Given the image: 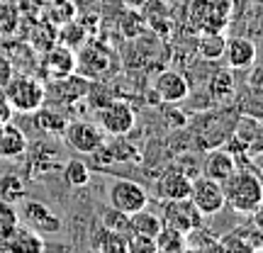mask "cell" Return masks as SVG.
<instances>
[{
  "label": "cell",
  "mask_w": 263,
  "mask_h": 253,
  "mask_svg": "<svg viewBox=\"0 0 263 253\" xmlns=\"http://www.w3.org/2000/svg\"><path fill=\"white\" fill-rule=\"evenodd\" d=\"M224 190V207H229L236 215L251 217L263 205V185L258 173L251 168H239L222 183Z\"/></svg>",
  "instance_id": "1"
},
{
  "label": "cell",
  "mask_w": 263,
  "mask_h": 253,
  "mask_svg": "<svg viewBox=\"0 0 263 253\" xmlns=\"http://www.w3.org/2000/svg\"><path fill=\"white\" fill-rule=\"evenodd\" d=\"M0 93L5 95L12 112L22 114L37 112L39 107L47 103V85L42 83V78L32 73H12V78Z\"/></svg>",
  "instance_id": "2"
},
{
  "label": "cell",
  "mask_w": 263,
  "mask_h": 253,
  "mask_svg": "<svg viewBox=\"0 0 263 253\" xmlns=\"http://www.w3.org/2000/svg\"><path fill=\"white\" fill-rule=\"evenodd\" d=\"M232 15V0H193L188 10L190 27L195 32L224 29Z\"/></svg>",
  "instance_id": "3"
},
{
  "label": "cell",
  "mask_w": 263,
  "mask_h": 253,
  "mask_svg": "<svg viewBox=\"0 0 263 253\" xmlns=\"http://www.w3.org/2000/svg\"><path fill=\"white\" fill-rule=\"evenodd\" d=\"M190 202L200 209L202 217H215L224 209V190L219 180H212L207 176H195L190 180Z\"/></svg>",
  "instance_id": "4"
},
{
  "label": "cell",
  "mask_w": 263,
  "mask_h": 253,
  "mask_svg": "<svg viewBox=\"0 0 263 253\" xmlns=\"http://www.w3.org/2000/svg\"><path fill=\"white\" fill-rule=\"evenodd\" d=\"M134 124H137V114L127 100H110L98 110V127L110 137L122 139L134 129Z\"/></svg>",
  "instance_id": "5"
},
{
  "label": "cell",
  "mask_w": 263,
  "mask_h": 253,
  "mask_svg": "<svg viewBox=\"0 0 263 253\" xmlns=\"http://www.w3.org/2000/svg\"><path fill=\"white\" fill-rule=\"evenodd\" d=\"M107 202H110V207L120 209L122 215H134V212H139L144 207H149V195H146V190L141 188L139 183L127 178H117L107 188Z\"/></svg>",
  "instance_id": "6"
},
{
  "label": "cell",
  "mask_w": 263,
  "mask_h": 253,
  "mask_svg": "<svg viewBox=\"0 0 263 253\" xmlns=\"http://www.w3.org/2000/svg\"><path fill=\"white\" fill-rule=\"evenodd\" d=\"M161 222L185 234L190 229L205 224V217L200 215V209L190 202V197H180V200H163Z\"/></svg>",
  "instance_id": "7"
},
{
  "label": "cell",
  "mask_w": 263,
  "mask_h": 253,
  "mask_svg": "<svg viewBox=\"0 0 263 253\" xmlns=\"http://www.w3.org/2000/svg\"><path fill=\"white\" fill-rule=\"evenodd\" d=\"M17 215H20V224H25L27 229H32V231H37L39 236L59 234V231H61V219H59L44 202L22 200V207H20Z\"/></svg>",
  "instance_id": "8"
},
{
  "label": "cell",
  "mask_w": 263,
  "mask_h": 253,
  "mask_svg": "<svg viewBox=\"0 0 263 253\" xmlns=\"http://www.w3.org/2000/svg\"><path fill=\"white\" fill-rule=\"evenodd\" d=\"M219 246L224 253H261L263 251V231L256 222L234 226L229 234L219 236Z\"/></svg>",
  "instance_id": "9"
},
{
  "label": "cell",
  "mask_w": 263,
  "mask_h": 253,
  "mask_svg": "<svg viewBox=\"0 0 263 253\" xmlns=\"http://www.w3.org/2000/svg\"><path fill=\"white\" fill-rule=\"evenodd\" d=\"M61 139L71 146L73 151L78 153H85V156H90L100 144H105V131L93 122H85V120H76V122H68L66 124L64 134H61Z\"/></svg>",
  "instance_id": "10"
},
{
  "label": "cell",
  "mask_w": 263,
  "mask_h": 253,
  "mask_svg": "<svg viewBox=\"0 0 263 253\" xmlns=\"http://www.w3.org/2000/svg\"><path fill=\"white\" fill-rule=\"evenodd\" d=\"M47 248L44 236L27 229L25 224L12 226L10 231L0 236V251L3 253H42Z\"/></svg>",
  "instance_id": "11"
},
{
  "label": "cell",
  "mask_w": 263,
  "mask_h": 253,
  "mask_svg": "<svg viewBox=\"0 0 263 253\" xmlns=\"http://www.w3.org/2000/svg\"><path fill=\"white\" fill-rule=\"evenodd\" d=\"M110 51L107 47L98 44V42H85L81 49H76V68H81L83 75L90 81V78H100V75L110 68Z\"/></svg>",
  "instance_id": "12"
},
{
  "label": "cell",
  "mask_w": 263,
  "mask_h": 253,
  "mask_svg": "<svg viewBox=\"0 0 263 253\" xmlns=\"http://www.w3.org/2000/svg\"><path fill=\"white\" fill-rule=\"evenodd\" d=\"M47 93H51L59 103L71 105L76 100L88 98V78L85 75L73 73L61 75V78H51V85H47Z\"/></svg>",
  "instance_id": "13"
},
{
  "label": "cell",
  "mask_w": 263,
  "mask_h": 253,
  "mask_svg": "<svg viewBox=\"0 0 263 253\" xmlns=\"http://www.w3.org/2000/svg\"><path fill=\"white\" fill-rule=\"evenodd\" d=\"M232 141L244 149L246 159L254 161L258 156V151H261V120L256 114H244L236 124Z\"/></svg>",
  "instance_id": "14"
},
{
  "label": "cell",
  "mask_w": 263,
  "mask_h": 253,
  "mask_svg": "<svg viewBox=\"0 0 263 253\" xmlns=\"http://www.w3.org/2000/svg\"><path fill=\"white\" fill-rule=\"evenodd\" d=\"M154 93L159 95L163 103H183L190 95V83L178 71H163L154 81Z\"/></svg>",
  "instance_id": "15"
},
{
  "label": "cell",
  "mask_w": 263,
  "mask_h": 253,
  "mask_svg": "<svg viewBox=\"0 0 263 253\" xmlns=\"http://www.w3.org/2000/svg\"><path fill=\"white\" fill-rule=\"evenodd\" d=\"M236 166H239L236 159L227 149H215V151H207L205 153V161H202V166H200V173L212 180L224 183L236 170Z\"/></svg>",
  "instance_id": "16"
},
{
  "label": "cell",
  "mask_w": 263,
  "mask_h": 253,
  "mask_svg": "<svg viewBox=\"0 0 263 253\" xmlns=\"http://www.w3.org/2000/svg\"><path fill=\"white\" fill-rule=\"evenodd\" d=\"M42 66H44V71H47L49 78H61V75L73 73L76 71V51L64 47V44L51 47L44 51Z\"/></svg>",
  "instance_id": "17"
},
{
  "label": "cell",
  "mask_w": 263,
  "mask_h": 253,
  "mask_svg": "<svg viewBox=\"0 0 263 253\" xmlns=\"http://www.w3.org/2000/svg\"><path fill=\"white\" fill-rule=\"evenodd\" d=\"M256 44L251 42V39L246 37H232L229 42H227L224 47V54L222 56L227 59V64H229V68H251V66L256 64Z\"/></svg>",
  "instance_id": "18"
},
{
  "label": "cell",
  "mask_w": 263,
  "mask_h": 253,
  "mask_svg": "<svg viewBox=\"0 0 263 253\" xmlns=\"http://www.w3.org/2000/svg\"><path fill=\"white\" fill-rule=\"evenodd\" d=\"M190 180L183 170L173 168V170H166L159 180H156V195L159 200H180V197H188L190 195Z\"/></svg>",
  "instance_id": "19"
},
{
  "label": "cell",
  "mask_w": 263,
  "mask_h": 253,
  "mask_svg": "<svg viewBox=\"0 0 263 253\" xmlns=\"http://www.w3.org/2000/svg\"><path fill=\"white\" fill-rule=\"evenodd\" d=\"M29 149L25 131L12 122H3L0 127V159H20Z\"/></svg>",
  "instance_id": "20"
},
{
  "label": "cell",
  "mask_w": 263,
  "mask_h": 253,
  "mask_svg": "<svg viewBox=\"0 0 263 253\" xmlns=\"http://www.w3.org/2000/svg\"><path fill=\"white\" fill-rule=\"evenodd\" d=\"M224 47H227L224 29L200 32V39H197V54L205 59V61H217V59H222Z\"/></svg>",
  "instance_id": "21"
},
{
  "label": "cell",
  "mask_w": 263,
  "mask_h": 253,
  "mask_svg": "<svg viewBox=\"0 0 263 253\" xmlns=\"http://www.w3.org/2000/svg\"><path fill=\"white\" fill-rule=\"evenodd\" d=\"M185 251H222L219 236L212 229H207L205 224H200L195 229L185 231Z\"/></svg>",
  "instance_id": "22"
},
{
  "label": "cell",
  "mask_w": 263,
  "mask_h": 253,
  "mask_svg": "<svg viewBox=\"0 0 263 253\" xmlns=\"http://www.w3.org/2000/svg\"><path fill=\"white\" fill-rule=\"evenodd\" d=\"M161 226H163L161 215L151 212L149 207H144V209H139V212L129 215V234H141V236L154 239V236L159 234Z\"/></svg>",
  "instance_id": "23"
},
{
  "label": "cell",
  "mask_w": 263,
  "mask_h": 253,
  "mask_svg": "<svg viewBox=\"0 0 263 253\" xmlns=\"http://www.w3.org/2000/svg\"><path fill=\"white\" fill-rule=\"evenodd\" d=\"M154 244H156V253H180L185 251V234L163 224L159 229V234L154 236Z\"/></svg>",
  "instance_id": "24"
},
{
  "label": "cell",
  "mask_w": 263,
  "mask_h": 253,
  "mask_svg": "<svg viewBox=\"0 0 263 253\" xmlns=\"http://www.w3.org/2000/svg\"><path fill=\"white\" fill-rule=\"evenodd\" d=\"M90 246L95 251H105V253H127V239L110 231V229H105L103 224L95 229Z\"/></svg>",
  "instance_id": "25"
},
{
  "label": "cell",
  "mask_w": 263,
  "mask_h": 253,
  "mask_svg": "<svg viewBox=\"0 0 263 253\" xmlns=\"http://www.w3.org/2000/svg\"><path fill=\"white\" fill-rule=\"evenodd\" d=\"M34 114V124H37L39 131H44V134H49V137H61L66 129V117H61L59 112H54V110H47L44 105L39 107Z\"/></svg>",
  "instance_id": "26"
},
{
  "label": "cell",
  "mask_w": 263,
  "mask_h": 253,
  "mask_svg": "<svg viewBox=\"0 0 263 253\" xmlns=\"http://www.w3.org/2000/svg\"><path fill=\"white\" fill-rule=\"evenodd\" d=\"M61 176H64L66 185H71V188H85L88 183H90V168H88V163L81 159H68L61 166Z\"/></svg>",
  "instance_id": "27"
},
{
  "label": "cell",
  "mask_w": 263,
  "mask_h": 253,
  "mask_svg": "<svg viewBox=\"0 0 263 253\" xmlns=\"http://www.w3.org/2000/svg\"><path fill=\"white\" fill-rule=\"evenodd\" d=\"M88 29H85L83 22H78V20H68V22H64L61 25V32H59V42L64 44V47L68 49H81L88 42Z\"/></svg>",
  "instance_id": "28"
},
{
  "label": "cell",
  "mask_w": 263,
  "mask_h": 253,
  "mask_svg": "<svg viewBox=\"0 0 263 253\" xmlns=\"http://www.w3.org/2000/svg\"><path fill=\"white\" fill-rule=\"evenodd\" d=\"M146 27H149V22L141 17L139 10L127 8V10H124V15L120 17V32H122L124 39H137V37H141V34L146 32Z\"/></svg>",
  "instance_id": "29"
},
{
  "label": "cell",
  "mask_w": 263,
  "mask_h": 253,
  "mask_svg": "<svg viewBox=\"0 0 263 253\" xmlns=\"http://www.w3.org/2000/svg\"><path fill=\"white\" fill-rule=\"evenodd\" d=\"M100 224L105 226V229H110V231H115V234L120 236H129V215H122L120 209H115V207H107V209H103V215H100Z\"/></svg>",
  "instance_id": "30"
},
{
  "label": "cell",
  "mask_w": 263,
  "mask_h": 253,
  "mask_svg": "<svg viewBox=\"0 0 263 253\" xmlns=\"http://www.w3.org/2000/svg\"><path fill=\"white\" fill-rule=\"evenodd\" d=\"M0 197L8 202H22L25 200V183L20 176H5L0 180Z\"/></svg>",
  "instance_id": "31"
},
{
  "label": "cell",
  "mask_w": 263,
  "mask_h": 253,
  "mask_svg": "<svg viewBox=\"0 0 263 253\" xmlns=\"http://www.w3.org/2000/svg\"><path fill=\"white\" fill-rule=\"evenodd\" d=\"M47 15H49V22L64 25V22H68V20H73L76 8H73L71 0H51V5L47 8Z\"/></svg>",
  "instance_id": "32"
},
{
  "label": "cell",
  "mask_w": 263,
  "mask_h": 253,
  "mask_svg": "<svg viewBox=\"0 0 263 253\" xmlns=\"http://www.w3.org/2000/svg\"><path fill=\"white\" fill-rule=\"evenodd\" d=\"M17 224H20V215H17V209H15V205L0 197V236Z\"/></svg>",
  "instance_id": "33"
},
{
  "label": "cell",
  "mask_w": 263,
  "mask_h": 253,
  "mask_svg": "<svg viewBox=\"0 0 263 253\" xmlns=\"http://www.w3.org/2000/svg\"><path fill=\"white\" fill-rule=\"evenodd\" d=\"M127 253H156V244L149 236L129 234L127 236Z\"/></svg>",
  "instance_id": "34"
},
{
  "label": "cell",
  "mask_w": 263,
  "mask_h": 253,
  "mask_svg": "<svg viewBox=\"0 0 263 253\" xmlns=\"http://www.w3.org/2000/svg\"><path fill=\"white\" fill-rule=\"evenodd\" d=\"M210 90H212V95H215V98H227V95L234 90V78H232V73H229V71L217 73Z\"/></svg>",
  "instance_id": "35"
},
{
  "label": "cell",
  "mask_w": 263,
  "mask_h": 253,
  "mask_svg": "<svg viewBox=\"0 0 263 253\" xmlns=\"http://www.w3.org/2000/svg\"><path fill=\"white\" fill-rule=\"evenodd\" d=\"M12 73H15V64H12L5 54H0V90L8 85V81L12 78Z\"/></svg>",
  "instance_id": "36"
},
{
  "label": "cell",
  "mask_w": 263,
  "mask_h": 253,
  "mask_svg": "<svg viewBox=\"0 0 263 253\" xmlns=\"http://www.w3.org/2000/svg\"><path fill=\"white\" fill-rule=\"evenodd\" d=\"M10 117H12V107H10V103L5 100V95L0 93V120H3V122H10Z\"/></svg>",
  "instance_id": "37"
},
{
  "label": "cell",
  "mask_w": 263,
  "mask_h": 253,
  "mask_svg": "<svg viewBox=\"0 0 263 253\" xmlns=\"http://www.w3.org/2000/svg\"><path fill=\"white\" fill-rule=\"evenodd\" d=\"M154 0H122V5L124 8H132V10H144V8H149Z\"/></svg>",
  "instance_id": "38"
},
{
  "label": "cell",
  "mask_w": 263,
  "mask_h": 253,
  "mask_svg": "<svg viewBox=\"0 0 263 253\" xmlns=\"http://www.w3.org/2000/svg\"><path fill=\"white\" fill-rule=\"evenodd\" d=\"M0 127H3V120H0Z\"/></svg>",
  "instance_id": "39"
}]
</instances>
